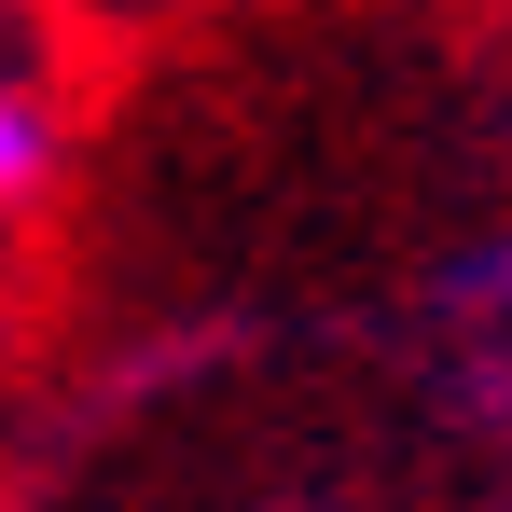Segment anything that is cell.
Returning a JSON list of instances; mask_svg holds the SVG:
<instances>
[{"mask_svg": "<svg viewBox=\"0 0 512 512\" xmlns=\"http://www.w3.org/2000/svg\"><path fill=\"white\" fill-rule=\"evenodd\" d=\"M402 360H416L429 416L457 429L471 457L512 471V222L457 236V250L416 277V305H402Z\"/></svg>", "mask_w": 512, "mask_h": 512, "instance_id": "obj_1", "label": "cell"}, {"mask_svg": "<svg viewBox=\"0 0 512 512\" xmlns=\"http://www.w3.org/2000/svg\"><path fill=\"white\" fill-rule=\"evenodd\" d=\"M56 153H70L56 97H42L28 70H14V56H0V222H28V208L56 194Z\"/></svg>", "mask_w": 512, "mask_h": 512, "instance_id": "obj_2", "label": "cell"}]
</instances>
